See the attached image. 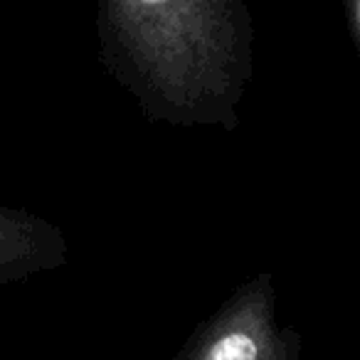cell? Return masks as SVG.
I'll list each match as a JSON object with an SVG mask.
<instances>
[{"label":"cell","mask_w":360,"mask_h":360,"mask_svg":"<svg viewBox=\"0 0 360 360\" xmlns=\"http://www.w3.org/2000/svg\"><path fill=\"white\" fill-rule=\"evenodd\" d=\"M101 65L153 124L235 131L252 79L242 0H101Z\"/></svg>","instance_id":"1"},{"label":"cell","mask_w":360,"mask_h":360,"mask_svg":"<svg viewBox=\"0 0 360 360\" xmlns=\"http://www.w3.org/2000/svg\"><path fill=\"white\" fill-rule=\"evenodd\" d=\"M173 360H301V333L279 319L269 271L242 281Z\"/></svg>","instance_id":"2"},{"label":"cell","mask_w":360,"mask_h":360,"mask_svg":"<svg viewBox=\"0 0 360 360\" xmlns=\"http://www.w3.org/2000/svg\"><path fill=\"white\" fill-rule=\"evenodd\" d=\"M67 259L70 242L55 222L0 200V286L60 269Z\"/></svg>","instance_id":"3"}]
</instances>
